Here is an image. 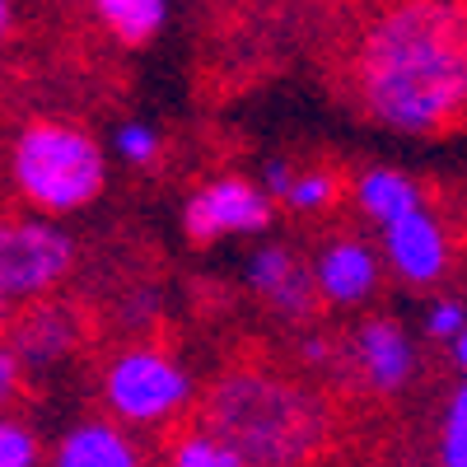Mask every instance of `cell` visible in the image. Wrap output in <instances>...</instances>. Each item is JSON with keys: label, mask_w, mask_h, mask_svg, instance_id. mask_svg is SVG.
Returning <instances> with one entry per match:
<instances>
[{"label": "cell", "mask_w": 467, "mask_h": 467, "mask_svg": "<svg viewBox=\"0 0 467 467\" xmlns=\"http://www.w3.org/2000/svg\"><path fill=\"white\" fill-rule=\"evenodd\" d=\"M360 112L393 136L467 122V0H388L350 52Z\"/></svg>", "instance_id": "cell-1"}, {"label": "cell", "mask_w": 467, "mask_h": 467, "mask_svg": "<svg viewBox=\"0 0 467 467\" xmlns=\"http://www.w3.org/2000/svg\"><path fill=\"white\" fill-rule=\"evenodd\" d=\"M197 420L224 435L248 467H308L332 435V411L318 388L276 369L220 374L206 388Z\"/></svg>", "instance_id": "cell-2"}, {"label": "cell", "mask_w": 467, "mask_h": 467, "mask_svg": "<svg viewBox=\"0 0 467 467\" xmlns=\"http://www.w3.org/2000/svg\"><path fill=\"white\" fill-rule=\"evenodd\" d=\"M10 187L28 211L75 215L103 197L108 154L85 127L33 117L10 140Z\"/></svg>", "instance_id": "cell-3"}, {"label": "cell", "mask_w": 467, "mask_h": 467, "mask_svg": "<svg viewBox=\"0 0 467 467\" xmlns=\"http://www.w3.org/2000/svg\"><path fill=\"white\" fill-rule=\"evenodd\" d=\"M103 411L122 420L127 431H150V425H169L192 407V374L178 356L164 346H127L103 365L99 379Z\"/></svg>", "instance_id": "cell-4"}, {"label": "cell", "mask_w": 467, "mask_h": 467, "mask_svg": "<svg viewBox=\"0 0 467 467\" xmlns=\"http://www.w3.org/2000/svg\"><path fill=\"white\" fill-rule=\"evenodd\" d=\"M75 271V239L70 229L57 224V215L28 211L10 215L0 229V299L5 308L47 299L52 290L66 285Z\"/></svg>", "instance_id": "cell-5"}, {"label": "cell", "mask_w": 467, "mask_h": 467, "mask_svg": "<svg viewBox=\"0 0 467 467\" xmlns=\"http://www.w3.org/2000/svg\"><path fill=\"white\" fill-rule=\"evenodd\" d=\"M271 224H276V197L262 187V178L220 173L182 202V234L202 248L229 239H262Z\"/></svg>", "instance_id": "cell-6"}, {"label": "cell", "mask_w": 467, "mask_h": 467, "mask_svg": "<svg viewBox=\"0 0 467 467\" xmlns=\"http://www.w3.org/2000/svg\"><path fill=\"white\" fill-rule=\"evenodd\" d=\"M350 383L374 398H398L420 374V350L416 337L388 314H365L341 341V365Z\"/></svg>", "instance_id": "cell-7"}, {"label": "cell", "mask_w": 467, "mask_h": 467, "mask_svg": "<svg viewBox=\"0 0 467 467\" xmlns=\"http://www.w3.org/2000/svg\"><path fill=\"white\" fill-rule=\"evenodd\" d=\"M244 285L257 295V304L271 318L290 327H308L323 308L314 257H304L295 244H257L244 257Z\"/></svg>", "instance_id": "cell-8"}, {"label": "cell", "mask_w": 467, "mask_h": 467, "mask_svg": "<svg viewBox=\"0 0 467 467\" xmlns=\"http://www.w3.org/2000/svg\"><path fill=\"white\" fill-rule=\"evenodd\" d=\"M379 248H383V262H388V276H398L402 285L411 290H431L449 276L453 266V244H449V229L444 220L420 206L393 224L379 229Z\"/></svg>", "instance_id": "cell-9"}, {"label": "cell", "mask_w": 467, "mask_h": 467, "mask_svg": "<svg viewBox=\"0 0 467 467\" xmlns=\"http://www.w3.org/2000/svg\"><path fill=\"white\" fill-rule=\"evenodd\" d=\"M85 337L80 308L66 299H33L10 308V327H5V346L19 356V365L28 374H47L57 365H66L75 356V346Z\"/></svg>", "instance_id": "cell-10"}, {"label": "cell", "mask_w": 467, "mask_h": 467, "mask_svg": "<svg viewBox=\"0 0 467 467\" xmlns=\"http://www.w3.org/2000/svg\"><path fill=\"white\" fill-rule=\"evenodd\" d=\"M383 248L360 234H332L314 253V276L327 308H365L383 285Z\"/></svg>", "instance_id": "cell-11"}, {"label": "cell", "mask_w": 467, "mask_h": 467, "mask_svg": "<svg viewBox=\"0 0 467 467\" xmlns=\"http://www.w3.org/2000/svg\"><path fill=\"white\" fill-rule=\"evenodd\" d=\"M47 467H145V458L122 420L99 416V420H75L52 444Z\"/></svg>", "instance_id": "cell-12"}, {"label": "cell", "mask_w": 467, "mask_h": 467, "mask_svg": "<svg viewBox=\"0 0 467 467\" xmlns=\"http://www.w3.org/2000/svg\"><path fill=\"white\" fill-rule=\"evenodd\" d=\"M350 202H356V211L374 229H383V224H393V220L420 211L425 192H420V182L411 173H402L393 164H369V169L356 173V182H350Z\"/></svg>", "instance_id": "cell-13"}, {"label": "cell", "mask_w": 467, "mask_h": 467, "mask_svg": "<svg viewBox=\"0 0 467 467\" xmlns=\"http://www.w3.org/2000/svg\"><path fill=\"white\" fill-rule=\"evenodd\" d=\"M94 19L122 47H145L169 24V0H89Z\"/></svg>", "instance_id": "cell-14"}, {"label": "cell", "mask_w": 467, "mask_h": 467, "mask_svg": "<svg viewBox=\"0 0 467 467\" xmlns=\"http://www.w3.org/2000/svg\"><path fill=\"white\" fill-rule=\"evenodd\" d=\"M169 467H248V458L234 449L224 435H215L211 425H192L169 440Z\"/></svg>", "instance_id": "cell-15"}, {"label": "cell", "mask_w": 467, "mask_h": 467, "mask_svg": "<svg viewBox=\"0 0 467 467\" xmlns=\"http://www.w3.org/2000/svg\"><path fill=\"white\" fill-rule=\"evenodd\" d=\"M341 202V173L327 164H295V178L285 187L281 206L295 215H327Z\"/></svg>", "instance_id": "cell-16"}, {"label": "cell", "mask_w": 467, "mask_h": 467, "mask_svg": "<svg viewBox=\"0 0 467 467\" xmlns=\"http://www.w3.org/2000/svg\"><path fill=\"white\" fill-rule=\"evenodd\" d=\"M435 458L440 467H467V374L449 388L435 420Z\"/></svg>", "instance_id": "cell-17"}, {"label": "cell", "mask_w": 467, "mask_h": 467, "mask_svg": "<svg viewBox=\"0 0 467 467\" xmlns=\"http://www.w3.org/2000/svg\"><path fill=\"white\" fill-rule=\"evenodd\" d=\"M112 154L131 169H150L164 154V136L154 131L150 122H122L112 131Z\"/></svg>", "instance_id": "cell-18"}, {"label": "cell", "mask_w": 467, "mask_h": 467, "mask_svg": "<svg viewBox=\"0 0 467 467\" xmlns=\"http://www.w3.org/2000/svg\"><path fill=\"white\" fill-rule=\"evenodd\" d=\"M37 462H43L37 431L19 416H5V425H0V467H37Z\"/></svg>", "instance_id": "cell-19"}, {"label": "cell", "mask_w": 467, "mask_h": 467, "mask_svg": "<svg viewBox=\"0 0 467 467\" xmlns=\"http://www.w3.org/2000/svg\"><path fill=\"white\" fill-rule=\"evenodd\" d=\"M467 327V304L458 299V295H435L431 304H425V323H420V332L431 337V341H453L458 332Z\"/></svg>", "instance_id": "cell-20"}, {"label": "cell", "mask_w": 467, "mask_h": 467, "mask_svg": "<svg viewBox=\"0 0 467 467\" xmlns=\"http://www.w3.org/2000/svg\"><path fill=\"white\" fill-rule=\"evenodd\" d=\"M257 178H262V187L276 197V206H281V197H285V187H290V178H295V164L290 160H281V154H271V160L257 169Z\"/></svg>", "instance_id": "cell-21"}, {"label": "cell", "mask_w": 467, "mask_h": 467, "mask_svg": "<svg viewBox=\"0 0 467 467\" xmlns=\"http://www.w3.org/2000/svg\"><path fill=\"white\" fill-rule=\"evenodd\" d=\"M19 374H24V365H19V356H15V350L5 346V350H0V398H15V388H19Z\"/></svg>", "instance_id": "cell-22"}, {"label": "cell", "mask_w": 467, "mask_h": 467, "mask_svg": "<svg viewBox=\"0 0 467 467\" xmlns=\"http://www.w3.org/2000/svg\"><path fill=\"white\" fill-rule=\"evenodd\" d=\"M449 356H453V365H458V374H467V327L449 341Z\"/></svg>", "instance_id": "cell-23"}]
</instances>
